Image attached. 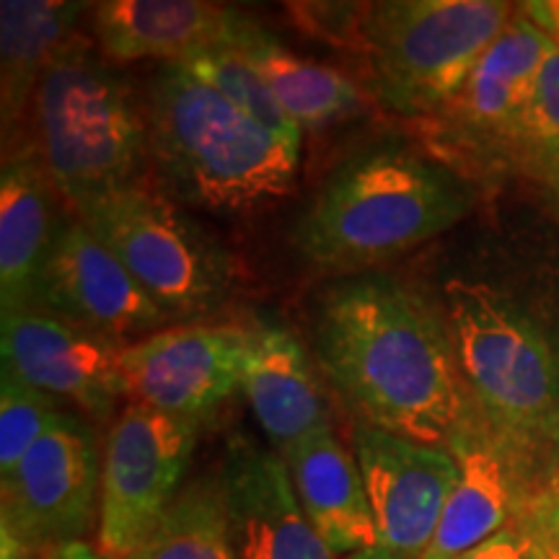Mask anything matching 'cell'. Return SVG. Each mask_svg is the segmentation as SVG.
Wrapping results in <instances>:
<instances>
[{
    "label": "cell",
    "mask_w": 559,
    "mask_h": 559,
    "mask_svg": "<svg viewBox=\"0 0 559 559\" xmlns=\"http://www.w3.org/2000/svg\"><path fill=\"white\" fill-rule=\"evenodd\" d=\"M55 190L34 143H13L0 171V309H32L34 288L62 223Z\"/></svg>",
    "instance_id": "cell-18"
},
{
    "label": "cell",
    "mask_w": 559,
    "mask_h": 559,
    "mask_svg": "<svg viewBox=\"0 0 559 559\" xmlns=\"http://www.w3.org/2000/svg\"><path fill=\"white\" fill-rule=\"evenodd\" d=\"M283 464L300 510L334 555L366 557L376 547V523L353 449L326 428L285 453Z\"/></svg>",
    "instance_id": "cell-19"
},
{
    "label": "cell",
    "mask_w": 559,
    "mask_h": 559,
    "mask_svg": "<svg viewBox=\"0 0 559 559\" xmlns=\"http://www.w3.org/2000/svg\"><path fill=\"white\" fill-rule=\"evenodd\" d=\"M73 210L169 321L194 324L226 306L234 260L160 190L138 179Z\"/></svg>",
    "instance_id": "cell-7"
},
{
    "label": "cell",
    "mask_w": 559,
    "mask_h": 559,
    "mask_svg": "<svg viewBox=\"0 0 559 559\" xmlns=\"http://www.w3.org/2000/svg\"><path fill=\"white\" fill-rule=\"evenodd\" d=\"M230 11L205 0H104L91 5V29L109 62H185L228 34Z\"/></svg>",
    "instance_id": "cell-20"
},
{
    "label": "cell",
    "mask_w": 559,
    "mask_h": 559,
    "mask_svg": "<svg viewBox=\"0 0 559 559\" xmlns=\"http://www.w3.org/2000/svg\"><path fill=\"white\" fill-rule=\"evenodd\" d=\"M474 192L451 166L407 145L381 143L342 160L293 228L319 270L360 275L456 226Z\"/></svg>",
    "instance_id": "cell-2"
},
{
    "label": "cell",
    "mask_w": 559,
    "mask_h": 559,
    "mask_svg": "<svg viewBox=\"0 0 559 559\" xmlns=\"http://www.w3.org/2000/svg\"><path fill=\"white\" fill-rule=\"evenodd\" d=\"M445 319L474 404L542 474L559 469V349L515 300L485 283L451 280Z\"/></svg>",
    "instance_id": "cell-4"
},
{
    "label": "cell",
    "mask_w": 559,
    "mask_h": 559,
    "mask_svg": "<svg viewBox=\"0 0 559 559\" xmlns=\"http://www.w3.org/2000/svg\"><path fill=\"white\" fill-rule=\"evenodd\" d=\"M34 148L70 205L102 198L140 177L148 158L145 111L130 83L75 34L41 75L32 104Z\"/></svg>",
    "instance_id": "cell-5"
},
{
    "label": "cell",
    "mask_w": 559,
    "mask_h": 559,
    "mask_svg": "<svg viewBox=\"0 0 559 559\" xmlns=\"http://www.w3.org/2000/svg\"><path fill=\"white\" fill-rule=\"evenodd\" d=\"M148 158L164 190L210 213H251L283 200L298 177L300 145L275 135L194 79L164 66L145 96Z\"/></svg>",
    "instance_id": "cell-3"
},
{
    "label": "cell",
    "mask_w": 559,
    "mask_h": 559,
    "mask_svg": "<svg viewBox=\"0 0 559 559\" xmlns=\"http://www.w3.org/2000/svg\"><path fill=\"white\" fill-rule=\"evenodd\" d=\"M128 559H234L221 469L187 481L164 521Z\"/></svg>",
    "instance_id": "cell-23"
},
{
    "label": "cell",
    "mask_w": 559,
    "mask_h": 559,
    "mask_svg": "<svg viewBox=\"0 0 559 559\" xmlns=\"http://www.w3.org/2000/svg\"><path fill=\"white\" fill-rule=\"evenodd\" d=\"M251 330L177 324L122 349L124 400L207 425L241 386Z\"/></svg>",
    "instance_id": "cell-10"
},
{
    "label": "cell",
    "mask_w": 559,
    "mask_h": 559,
    "mask_svg": "<svg viewBox=\"0 0 559 559\" xmlns=\"http://www.w3.org/2000/svg\"><path fill=\"white\" fill-rule=\"evenodd\" d=\"M519 5L506 0H383L366 3L360 55L383 107L430 120L459 94Z\"/></svg>",
    "instance_id": "cell-6"
},
{
    "label": "cell",
    "mask_w": 559,
    "mask_h": 559,
    "mask_svg": "<svg viewBox=\"0 0 559 559\" xmlns=\"http://www.w3.org/2000/svg\"><path fill=\"white\" fill-rule=\"evenodd\" d=\"M528 523L536 528V534L542 536L549 551L559 555V469L549 479L542 498L536 500V506L528 515Z\"/></svg>",
    "instance_id": "cell-28"
},
{
    "label": "cell",
    "mask_w": 559,
    "mask_h": 559,
    "mask_svg": "<svg viewBox=\"0 0 559 559\" xmlns=\"http://www.w3.org/2000/svg\"><path fill=\"white\" fill-rule=\"evenodd\" d=\"M174 66H181L194 79L207 83L210 88L218 91L228 102H234L236 107L254 117L257 122L275 132V135L298 145L304 143V130L285 115L267 81L260 75V70L251 66V60L228 39V34L223 41H215L207 50L192 55L185 62H174Z\"/></svg>",
    "instance_id": "cell-24"
},
{
    "label": "cell",
    "mask_w": 559,
    "mask_h": 559,
    "mask_svg": "<svg viewBox=\"0 0 559 559\" xmlns=\"http://www.w3.org/2000/svg\"><path fill=\"white\" fill-rule=\"evenodd\" d=\"M60 412V400L0 373V479L16 469Z\"/></svg>",
    "instance_id": "cell-26"
},
{
    "label": "cell",
    "mask_w": 559,
    "mask_h": 559,
    "mask_svg": "<svg viewBox=\"0 0 559 559\" xmlns=\"http://www.w3.org/2000/svg\"><path fill=\"white\" fill-rule=\"evenodd\" d=\"M456 559H551V551L526 519L489 536L487 542L477 544Z\"/></svg>",
    "instance_id": "cell-27"
},
{
    "label": "cell",
    "mask_w": 559,
    "mask_h": 559,
    "mask_svg": "<svg viewBox=\"0 0 559 559\" xmlns=\"http://www.w3.org/2000/svg\"><path fill=\"white\" fill-rule=\"evenodd\" d=\"M313 358L358 423L445 449L474 412L445 313L383 272L321 293Z\"/></svg>",
    "instance_id": "cell-1"
},
{
    "label": "cell",
    "mask_w": 559,
    "mask_h": 559,
    "mask_svg": "<svg viewBox=\"0 0 559 559\" xmlns=\"http://www.w3.org/2000/svg\"><path fill=\"white\" fill-rule=\"evenodd\" d=\"M228 39L260 70L280 107L300 130H330L366 111V91L349 75L293 52L247 13L230 11Z\"/></svg>",
    "instance_id": "cell-21"
},
{
    "label": "cell",
    "mask_w": 559,
    "mask_h": 559,
    "mask_svg": "<svg viewBox=\"0 0 559 559\" xmlns=\"http://www.w3.org/2000/svg\"><path fill=\"white\" fill-rule=\"evenodd\" d=\"M124 345L39 309L3 313V373L75 404L88 419L107 423L124 400L120 358Z\"/></svg>",
    "instance_id": "cell-12"
},
{
    "label": "cell",
    "mask_w": 559,
    "mask_h": 559,
    "mask_svg": "<svg viewBox=\"0 0 559 559\" xmlns=\"http://www.w3.org/2000/svg\"><path fill=\"white\" fill-rule=\"evenodd\" d=\"M221 477L234 559H337L300 510L275 451L230 436Z\"/></svg>",
    "instance_id": "cell-16"
},
{
    "label": "cell",
    "mask_w": 559,
    "mask_h": 559,
    "mask_svg": "<svg viewBox=\"0 0 559 559\" xmlns=\"http://www.w3.org/2000/svg\"><path fill=\"white\" fill-rule=\"evenodd\" d=\"M445 449L456 459L459 481L423 559H456L489 536L526 521L547 489V479L489 428L479 407Z\"/></svg>",
    "instance_id": "cell-15"
},
{
    "label": "cell",
    "mask_w": 559,
    "mask_h": 559,
    "mask_svg": "<svg viewBox=\"0 0 559 559\" xmlns=\"http://www.w3.org/2000/svg\"><path fill=\"white\" fill-rule=\"evenodd\" d=\"M555 192H557V198H559V185H557V187H555Z\"/></svg>",
    "instance_id": "cell-30"
},
{
    "label": "cell",
    "mask_w": 559,
    "mask_h": 559,
    "mask_svg": "<svg viewBox=\"0 0 559 559\" xmlns=\"http://www.w3.org/2000/svg\"><path fill=\"white\" fill-rule=\"evenodd\" d=\"M508 160L551 187L559 185V47L544 62Z\"/></svg>",
    "instance_id": "cell-25"
},
{
    "label": "cell",
    "mask_w": 559,
    "mask_h": 559,
    "mask_svg": "<svg viewBox=\"0 0 559 559\" xmlns=\"http://www.w3.org/2000/svg\"><path fill=\"white\" fill-rule=\"evenodd\" d=\"M88 3L3 0L0 3V115L3 140L16 143L21 120L34 104L41 75L75 37Z\"/></svg>",
    "instance_id": "cell-22"
},
{
    "label": "cell",
    "mask_w": 559,
    "mask_h": 559,
    "mask_svg": "<svg viewBox=\"0 0 559 559\" xmlns=\"http://www.w3.org/2000/svg\"><path fill=\"white\" fill-rule=\"evenodd\" d=\"M555 50L557 41L542 26L523 11L515 13L459 94L430 117L438 143L477 158H508L544 62Z\"/></svg>",
    "instance_id": "cell-14"
},
{
    "label": "cell",
    "mask_w": 559,
    "mask_h": 559,
    "mask_svg": "<svg viewBox=\"0 0 559 559\" xmlns=\"http://www.w3.org/2000/svg\"><path fill=\"white\" fill-rule=\"evenodd\" d=\"M200 425L128 404L111 423L102 461L96 544L107 559H128L164 521L185 489Z\"/></svg>",
    "instance_id": "cell-8"
},
{
    "label": "cell",
    "mask_w": 559,
    "mask_h": 559,
    "mask_svg": "<svg viewBox=\"0 0 559 559\" xmlns=\"http://www.w3.org/2000/svg\"><path fill=\"white\" fill-rule=\"evenodd\" d=\"M102 461L94 428L62 409L16 469L3 477V534L29 555L83 542L99 523Z\"/></svg>",
    "instance_id": "cell-9"
},
{
    "label": "cell",
    "mask_w": 559,
    "mask_h": 559,
    "mask_svg": "<svg viewBox=\"0 0 559 559\" xmlns=\"http://www.w3.org/2000/svg\"><path fill=\"white\" fill-rule=\"evenodd\" d=\"M32 309L132 345L169 321L128 267L83 223H62L34 288Z\"/></svg>",
    "instance_id": "cell-13"
},
{
    "label": "cell",
    "mask_w": 559,
    "mask_h": 559,
    "mask_svg": "<svg viewBox=\"0 0 559 559\" xmlns=\"http://www.w3.org/2000/svg\"><path fill=\"white\" fill-rule=\"evenodd\" d=\"M239 391L280 459L319 430L334 428L309 349L283 324L251 330Z\"/></svg>",
    "instance_id": "cell-17"
},
{
    "label": "cell",
    "mask_w": 559,
    "mask_h": 559,
    "mask_svg": "<svg viewBox=\"0 0 559 559\" xmlns=\"http://www.w3.org/2000/svg\"><path fill=\"white\" fill-rule=\"evenodd\" d=\"M551 559H559V555H555V551H551Z\"/></svg>",
    "instance_id": "cell-29"
},
{
    "label": "cell",
    "mask_w": 559,
    "mask_h": 559,
    "mask_svg": "<svg viewBox=\"0 0 559 559\" xmlns=\"http://www.w3.org/2000/svg\"><path fill=\"white\" fill-rule=\"evenodd\" d=\"M353 453L376 523V547L360 559H423L459 481L453 453L362 423Z\"/></svg>",
    "instance_id": "cell-11"
}]
</instances>
